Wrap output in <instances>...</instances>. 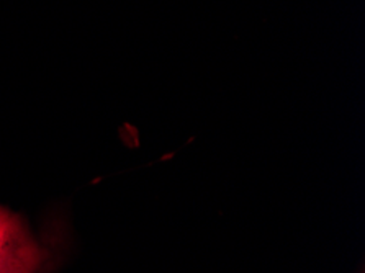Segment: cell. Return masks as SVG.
I'll list each match as a JSON object with an SVG mask.
<instances>
[{
  "instance_id": "6da1fadb",
  "label": "cell",
  "mask_w": 365,
  "mask_h": 273,
  "mask_svg": "<svg viewBox=\"0 0 365 273\" xmlns=\"http://www.w3.org/2000/svg\"><path fill=\"white\" fill-rule=\"evenodd\" d=\"M41 250L19 216L0 208V273H35Z\"/></svg>"
}]
</instances>
